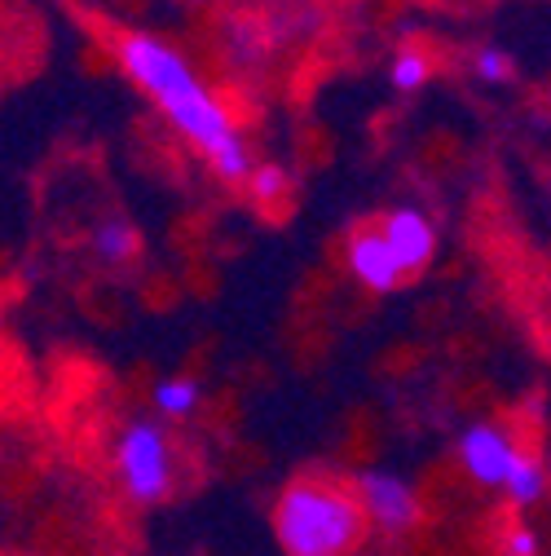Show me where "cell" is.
I'll list each match as a JSON object with an SVG mask.
<instances>
[{
  "instance_id": "1",
  "label": "cell",
  "mask_w": 551,
  "mask_h": 556,
  "mask_svg": "<svg viewBox=\"0 0 551 556\" xmlns=\"http://www.w3.org/2000/svg\"><path fill=\"white\" fill-rule=\"evenodd\" d=\"M115 62L124 66V76L164 111V119L185 142L213 164V173L221 181L252 177L256 164H252V151L243 142L239 124L230 119V111L213 98V89L198 80V72L168 40H159L151 31H119Z\"/></svg>"
},
{
  "instance_id": "2",
  "label": "cell",
  "mask_w": 551,
  "mask_h": 556,
  "mask_svg": "<svg viewBox=\"0 0 551 556\" xmlns=\"http://www.w3.org/2000/svg\"><path fill=\"white\" fill-rule=\"evenodd\" d=\"M269 526L283 556H354L371 534L354 481L322 472L292 477L273 500Z\"/></svg>"
},
{
  "instance_id": "3",
  "label": "cell",
  "mask_w": 551,
  "mask_h": 556,
  "mask_svg": "<svg viewBox=\"0 0 551 556\" xmlns=\"http://www.w3.org/2000/svg\"><path fill=\"white\" fill-rule=\"evenodd\" d=\"M115 477L124 495L137 508H159L168 504L177 485V451L164 425L155 420H128L124 433L115 438Z\"/></svg>"
},
{
  "instance_id": "4",
  "label": "cell",
  "mask_w": 551,
  "mask_h": 556,
  "mask_svg": "<svg viewBox=\"0 0 551 556\" xmlns=\"http://www.w3.org/2000/svg\"><path fill=\"white\" fill-rule=\"evenodd\" d=\"M349 481H354L358 504H362L371 530H380V534H410V530L424 526V500L415 491V481H406L401 472L362 468Z\"/></svg>"
},
{
  "instance_id": "5",
  "label": "cell",
  "mask_w": 551,
  "mask_h": 556,
  "mask_svg": "<svg viewBox=\"0 0 551 556\" xmlns=\"http://www.w3.org/2000/svg\"><path fill=\"white\" fill-rule=\"evenodd\" d=\"M521 451H525V442L499 420H476L459 433V468L467 481L486 485V491H503Z\"/></svg>"
},
{
  "instance_id": "6",
  "label": "cell",
  "mask_w": 551,
  "mask_h": 556,
  "mask_svg": "<svg viewBox=\"0 0 551 556\" xmlns=\"http://www.w3.org/2000/svg\"><path fill=\"white\" fill-rule=\"evenodd\" d=\"M380 235L388 239V248H393V256H397L406 278L424 274L433 265V256H437V230L428 226V217L420 213V207H393V213H384Z\"/></svg>"
},
{
  "instance_id": "7",
  "label": "cell",
  "mask_w": 551,
  "mask_h": 556,
  "mask_svg": "<svg viewBox=\"0 0 551 556\" xmlns=\"http://www.w3.org/2000/svg\"><path fill=\"white\" fill-rule=\"evenodd\" d=\"M344 256H349V269L362 288L371 292H397L406 283V274L388 248V239L375 230V226H358L349 235V243H344Z\"/></svg>"
},
{
  "instance_id": "8",
  "label": "cell",
  "mask_w": 551,
  "mask_h": 556,
  "mask_svg": "<svg viewBox=\"0 0 551 556\" xmlns=\"http://www.w3.org/2000/svg\"><path fill=\"white\" fill-rule=\"evenodd\" d=\"M547 485H551V472L542 464V451L525 442V451H521V459H516V468H512V477L503 485V495H508V504L516 513H525V508H534V504L547 500Z\"/></svg>"
},
{
  "instance_id": "9",
  "label": "cell",
  "mask_w": 551,
  "mask_h": 556,
  "mask_svg": "<svg viewBox=\"0 0 551 556\" xmlns=\"http://www.w3.org/2000/svg\"><path fill=\"white\" fill-rule=\"evenodd\" d=\"M155 410L164 415V420H190V415L198 410L203 402V384L194 376H168L155 384Z\"/></svg>"
},
{
  "instance_id": "10",
  "label": "cell",
  "mask_w": 551,
  "mask_h": 556,
  "mask_svg": "<svg viewBox=\"0 0 551 556\" xmlns=\"http://www.w3.org/2000/svg\"><path fill=\"white\" fill-rule=\"evenodd\" d=\"M93 252H98L106 265H124V261H132V252H137V235H132V226H128L124 217H106V222L93 230Z\"/></svg>"
},
{
  "instance_id": "11",
  "label": "cell",
  "mask_w": 551,
  "mask_h": 556,
  "mask_svg": "<svg viewBox=\"0 0 551 556\" xmlns=\"http://www.w3.org/2000/svg\"><path fill=\"white\" fill-rule=\"evenodd\" d=\"M247 190L260 207H273V203H283L287 190H292V173L283 164H256L252 177H247Z\"/></svg>"
},
{
  "instance_id": "12",
  "label": "cell",
  "mask_w": 551,
  "mask_h": 556,
  "mask_svg": "<svg viewBox=\"0 0 551 556\" xmlns=\"http://www.w3.org/2000/svg\"><path fill=\"white\" fill-rule=\"evenodd\" d=\"M388 76H393V85H397L401 93H415V89H424L428 76H433V58H428L424 49H401V53L393 58V66H388Z\"/></svg>"
},
{
  "instance_id": "13",
  "label": "cell",
  "mask_w": 551,
  "mask_h": 556,
  "mask_svg": "<svg viewBox=\"0 0 551 556\" xmlns=\"http://www.w3.org/2000/svg\"><path fill=\"white\" fill-rule=\"evenodd\" d=\"M495 552L499 556H542V539H538V530L529 526V521H508L499 534H495Z\"/></svg>"
},
{
  "instance_id": "14",
  "label": "cell",
  "mask_w": 551,
  "mask_h": 556,
  "mask_svg": "<svg viewBox=\"0 0 551 556\" xmlns=\"http://www.w3.org/2000/svg\"><path fill=\"white\" fill-rule=\"evenodd\" d=\"M472 66H476L480 80H495V85L512 76V58H508L503 49H495V45H480V49L472 53Z\"/></svg>"
}]
</instances>
